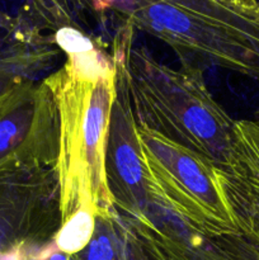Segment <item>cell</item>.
<instances>
[{"label": "cell", "mask_w": 259, "mask_h": 260, "mask_svg": "<svg viewBox=\"0 0 259 260\" xmlns=\"http://www.w3.org/2000/svg\"><path fill=\"white\" fill-rule=\"evenodd\" d=\"M221 238H222V244H220V246L216 249L215 255L206 256L205 259L200 260H246L234 243L233 236L228 235Z\"/></svg>", "instance_id": "cell-10"}, {"label": "cell", "mask_w": 259, "mask_h": 260, "mask_svg": "<svg viewBox=\"0 0 259 260\" xmlns=\"http://www.w3.org/2000/svg\"><path fill=\"white\" fill-rule=\"evenodd\" d=\"M201 80L157 63L139 48L130 51L119 74L137 124L220 167L230 152L235 122Z\"/></svg>", "instance_id": "cell-2"}, {"label": "cell", "mask_w": 259, "mask_h": 260, "mask_svg": "<svg viewBox=\"0 0 259 260\" xmlns=\"http://www.w3.org/2000/svg\"><path fill=\"white\" fill-rule=\"evenodd\" d=\"M236 234L259 249V124L235 122L228 159L217 167Z\"/></svg>", "instance_id": "cell-5"}, {"label": "cell", "mask_w": 259, "mask_h": 260, "mask_svg": "<svg viewBox=\"0 0 259 260\" xmlns=\"http://www.w3.org/2000/svg\"><path fill=\"white\" fill-rule=\"evenodd\" d=\"M114 258H116V250L108 236L98 235L90 241L86 253V260H114Z\"/></svg>", "instance_id": "cell-9"}, {"label": "cell", "mask_w": 259, "mask_h": 260, "mask_svg": "<svg viewBox=\"0 0 259 260\" xmlns=\"http://www.w3.org/2000/svg\"><path fill=\"white\" fill-rule=\"evenodd\" d=\"M154 260H175L174 258H173L172 255H165V254H163L161 251H157V250H155V253H154Z\"/></svg>", "instance_id": "cell-13"}, {"label": "cell", "mask_w": 259, "mask_h": 260, "mask_svg": "<svg viewBox=\"0 0 259 260\" xmlns=\"http://www.w3.org/2000/svg\"><path fill=\"white\" fill-rule=\"evenodd\" d=\"M15 134H17V127L12 121L0 122V151H4L9 146Z\"/></svg>", "instance_id": "cell-12"}, {"label": "cell", "mask_w": 259, "mask_h": 260, "mask_svg": "<svg viewBox=\"0 0 259 260\" xmlns=\"http://www.w3.org/2000/svg\"><path fill=\"white\" fill-rule=\"evenodd\" d=\"M56 42L69 55H80L94 50L93 43L76 28L70 25H61L56 32Z\"/></svg>", "instance_id": "cell-8"}, {"label": "cell", "mask_w": 259, "mask_h": 260, "mask_svg": "<svg viewBox=\"0 0 259 260\" xmlns=\"http://www.w3.org/2000/svg\"><path fill=\"white\" fill-rule=\"evenodd\" d=\"M94 218L90 211L80 210L74 213L58 233L56 244L58 250L66 254H75L83 250L91 240Z\"/></svg>", "instance_id": "cell-7"}, {"label": "cell", "mask_w": 259, "mask_h": 260, "mask_svg": "<svg viewBox=\"0 0 259 260\" xmlns=\"http://www.w3.org/2000/svg\"><path fill=\"white\" fill-rule=\"evenodd\" d=\"M136 134L150 192L201 233L217 238L236 234L217 167L137 123Z\"/></svg>", "instance_id": "cell-4"}, {"label": "cell", "mask_w": 259, "mask_h": 260, "mask_svg": "<svg viewBox=\"0 0 259 260\" xmlns=\"http://www.w3.org/2000/svg\"><path fill=\"white\" fill-rule=\"evenodd\" d=\"M63 86L60 173L62 202L70 218L75 208L107 212L113 202L107 184L106 147L112 106L116 98L114 71L85 79L70 69Z\"/></svg>", "instance_id": "cell-3"}, {"label": "cell", "mask_w": 259, "mask_h": 260, "mask_svg": "<svg viewBox=\"0 0 259 260\" xmlns=\"http://www.w3.org/2000/svg\"><path fill=\"white\" fill-rule=\"evenodd\" d=\"M233 236V240L235 243V245L238 246L239 251L243 254V256L246 260H259V249L255 248L254 245H251L250 243L243 239L241 236H239L238 234Z\"/></svg>", "instance_id": "cell-11"}, {"label": "cell", "mask_w": 259, "mask_h": 260, "mask_svg": "<svg viewBox=\"0 0 259 260\" xmlns=\"http://www.w3.org/2000/svg\"><path fill=\"white\" fill-rule=\"evenodd\" d=\"M112 9L183 58L259 83V0H117Z\"/></svg>", "instance_id": "cell-1"}, {"label": "cell", "mask_w": 259, "mask_h": 260, "mask_svg": "<svg viewBox=\"0 0 259 260\" xmlns=\"http://www.w3.org/2000/svg\"><path fill=\"white\" fill-rule=\"evenodd\" d=\"M255 117H256V123L259 124V107H258V109H256V113H255Z\"/></svg>", "instance_id": "cell-14"}, {"label": "cell", "mask_w": 259, "mask_h": 260, "mask_svg": "<svg viewBox=\"0 0 259 260\" xmlns=\"http://www.w3.org/2000/svg\"><path fill=\"white\" fill-rule=\"evenodd\" d=\"M118 85L107 135V184L113 202L123 203L131 212H141L150 190L142 165L136 122L119 80Z\"/></svg>", "instance_id": "cell-6"}]
</instances>
